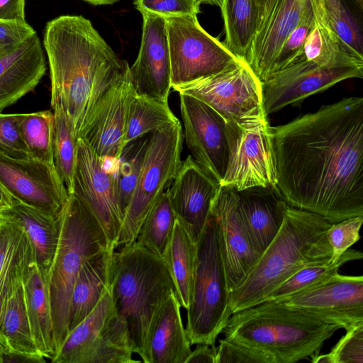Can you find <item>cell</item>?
<instances>
[{
  "instance_id": "6da1fadb",
  "label": "cell",
  "mask_w": 363,
  "mask_h": 363,
  "mask_svg": "<svg viewBox=\"0 0 363 363\" xmlns=\"http://www.w3.org/2000/svg\"><path fill=\"white\" fill-rule=\"evenodd\" d=\"M276 186L287 203L332 223L363 216V98L270 127Z\"/></svg>"
},
{
  "instance_id": "7a4b0ae2",
  "label": "cell",
  "mask_w": 363,
  "mask_h": 363,
  "mask_svg": "<svg viewBox=\"0 0 363 363\" xmlns=\"http://www.w3.org/2000/svg\"><path fill=\"white\" fill-rule=\"evenodd\" d=\"M51 82L50 104H59L77 140L99 97L128 68L82 16H58L43 34Z\"/></svg>"
},
{
  "instance_id": "3957f363",
  "label": "cell",
  "mask_w": 363,
  "mask_h": 363,
  "mask_svg": "<svg viewBox=\"0 0 363 363\" xmlns=\"http://www.w3.org/2000/svg\"><path fill=\"white\" fill-rule=\"evenodd\" d=\"M332 222L308 211L286 206L281 226L246 278L230 291V315L262 302L265 296L306 266L330 262L327 231Z\"/></svg>"
},
{
  "instance_id": "277c9868",
  "label": "cell",
  "mask_w": 363,
  "mask_h": 363,
  "mask_svg": "<svg viewBox=\"0 0 363 363\" xmlns=\"http://www.w3.org/2000/svg\"><path fill=\"white\" fill-rule=\"evenodd\" d=\"M341 325L279 301H265L233 313L225 338L257 350L272 363H295L318 354Z\"/></svg>"
},
{
  "instance_id": "5b68a950",
  "label": "cell",
  "mask_w": 363,
  "mask_h": 363,
  "mask_svg": "<svg viewBox=\"0 0 363 363\" xmlns=\"http://www.w3.org/2000/svg\"><path fill=\"white\" fill-rule=\"evenodd\" d=\"M111 289L134 353L150 363L147 343L153 321L164 301L177 292L164 261L135 242L120 247L113 252Z\"/></svg>"
},
{
  "instance_id": "8992f818",
  "label": "cell",
  "mask_w": 363,
  "mask_h": 363,
  "mask_svg": "<svg viewBox=\"0 0 363 363\" xmlns=\"http://www.w3.org/2000/svg\"><path fill=\"white\" fill-rule=\"evenodd\" d=\"M107 249L111 250L99 223L74 194H69L60 214L58 243L48 272L55 356L69 335V300L79 269L85 260Z\"/></svg>"
},
{
  "instance_id": "52a82bcc",
  "label": "cell",
  "mask_w": 363,
  "mask_h": 363,
  "mask_svg": "<svg viewBox=\"0 0 363 363\" xmlns=\"http://www.w3.org/2000/svg\"><path fill=\"white\" fill-rule=\"evenodd\" d=\"M230 294L218 225L211 213L196 241L192 302L185 328L191 345H215L230 316Z\"/></svg>"
},
{
  "instance_id": "ba28073f",
  "label": "cell",
  "mask_w": 363,
  "mask_h": 363,
  "mask_svg": "<svg viewBox=\"0 0 363 363\" xmlns=\"http://www.w3.org/2000/svg\"><path fill=\"white\" fill-rule=\"evenodd\" d=\"M183 133L179 120L152 133L130 202L124 214L116 249L135 241L153 205L172 184L182 163Z\"/></svg>"
},
{
  "instance_id": "9c48e42d",
  "label": "cell",
  "mask_w": 363,
  "mask_h": 363,
  "mask_svg": "<svg viewBox=\"0 0 363 363\" xmlns=\"http://www.w3.org/2000/svg\"><path fill=\"white\" fill-rule=\"evenodd\" d=\"M172 88L203 101L227 122L243 123L268 116L264 108L262 82L245 60H239L220 72Z\"/></svg>"
},
{
  "instance_id": "30bf717a",
  "label": "cell",
  "mask_w": 363,
  "mask_h": 363,
  "mask_svg": "<svg viewBox=\"0 0 363 363\" xmlns=\"http://www.w3.org/2000/svg\"><path fill=\"white\" fill-rule=\"evenodd\" d=\"M166 21L172 87L220 72L240 60L201 26L197 15Z\"/></svg>"
},
{
  "instance_id": "8fae6325",
  "label": "cell",
  "mask_w": 363,
  "mask_h": 363,
  "mask_svg": "<svg viewBox=\"0 0 363 363\" xmlns=\"http://www.w3.org/2000/svg\"><path fill=\"white\" fill-rule=\"evenodd\" d=\"M362 77L363 60L355 57L333 62L301 57L262 83L265 113L297 106L341 81Z\"/></svg>"
},
{
  "instance_id": "7c38bea8",
  "label": "cell",
  "mask_w": 363,
  "mask_h": 363,
  "mask_svg": "<svg viewBox=\"0 0 363 363\" xmlns=\"http://www.w3.org/2000/svg\"><path fill=\"white\" fill-rule=\"evenodd\" d=\"M270 127L267 118L226 121L228 161L220 185L236 191L276 185Z\"/></svg>"
},
{
  "instance_id": "4fadbf2b",
  "label": "cell",
  "mask_w": 363,
  "mask_h": 363,
  "mask_svg": "<svg viewBox=\"0 0 363 363\" xmlns=\"http://www.w3.org/2000/svg\"><path fill=\"white\" fill-rule=\"evenodd\" d=\"M104 160L81 138L77 140L72 194L96 218L105 233L109 247L115 251L123 216L115 173L107 170Z\"/></svg>"
},
{
  "instance_id": "5bb4252c",
  "label": "cell",
  "mask_w": 363,
  "mask_h": 363,
  "mask_svg": "<svg viewBox=\"0 0 363 363\" xmlns=\"http://www.w3.org/2000/svg\"><path fill=\"white\" fill-rule=\"evenodd\" d=\"M0 186L11 197L58 217L69 193L53 163L0 154Z\"/></svg>"
},
{
  "instance_id": "9a60e30c",
  "label": "cell",
  "mask_w": 363,
  "mask_h": 363,
  "mask_svg": "<svg viewBox=\"0 0 363 363\" xmlns=\"http://www.w3.org/2000/svg\"><path fill=\"white\" fill-rule=\"evenodd\" d=\"M184 140L191 155L218 182L228 166L226 121L203 101L179 94Z\"/></svg>"
},
{
  "instance_id": "2e32d148",
  "label": "cell",
  "mask_w": 363,
  "mask_h": 363,
  "mask_svg": "<svg viewBox=\"0 0 363 363\" xmlns=\"http://www.w3.org/2000/svg\"><path fill=\"white\" fill-rule=\"evenodd\" d=\"M135 94L128 67L99 97L91 111L78 138L99 157L116 161L119 159L124 147L128 106Z\"/></svg>"
},
{
  "instance_id": "e0dca14e",
  "label": "cell",
  "mask_w": 363,
  "mask_h": 363,
  "mask_svg": "<svg viewBox=\"0 0 363 363\" xmlns=\"http://www.w3.org/2000/svg\"><path fill=\"white\" fill-rule=\"evenodd\" d=\"M286 306L348 328L363 323V277L340 274L279 301Z\"/></svg>"
},
{
  "instance_id": "ac0fdd59",
  "label": "cell",
  "mask_w": 363,
  "mask_h": 363,
  "mask_svg": "<svg viewBox=\"0 0 363 363\" xmlns=\"http://www.w3.org/2000/svg\"><path fill=\"white\" fill-rule=\"evenodd\" d=\"M211 213L218 223L223 262L231 291L246 278L260 255L245 224L235 189L220 186Z\"/></svg>"
},
{
  "instance_id": "d6986e66",
  "label": "cell",
  "mask_w": 363,
  "mask_h": 363,
  "mask_svg": "<svg viewBox=\"0 0 363 363\" xmlns=\"http://www.w3.org/2000/svg\"><path fill=\"white\" fill-rule=\"evenodd\" d=\"M141 13V45L135 62L129 67L131 82L136 94L168 101L172 83L166 18Z\"/></svg>"
},
{
  "instance_id": "ffe728a7",
  "label": "cell",
  "mask_w": 363,
  "mask_h": 363,
  "mask_svg": "<svg viewBox=\"0 0 363 363\" xmlns=\"http://www.w3.org/2000/svg\"><path fill=\"white\" fill-rule=\"evenodd\" d=\"M220 184L189 155L167 189L177 218L196 242L211 215Z\"/></svg>"
},
{
  "instance_id": "44dd1931",
  "label": "cell",
  "mask_w": 363,
  "mask_h": 363,
  "mask_svg": "<svg viewBox=\"0 0 363 363\" xmlns=\"http://www.w3.org/2000/svg\"><path fill=\"white\" fill-rule=\"evenodd\" d=\"M311 0H277L262 28L255 34L245 61L263 83L287 38L298 24Z\"/></svg>"
},
{
  "instance_id": "7402d4cb",
  "label": "cell",
  "mask_w": 363,
  "mask_h": 363,
  "mask_svg": "<svg viewBox=\"0 0 363 363\" xmlns=\"http://www.w3.org/2000/svg\"><path fill=\"white\" fill-rule=\"evenodd\" d=\"M46 72L40 40L35 33L0 57V113L33 91Z\"/></svg>"
},
{
  "instance_id": "603a6c76",
  "label": "cell",
  "mask_w": 363,
  "mask_h": 363,
  "mask_svg": "<svg viewBox=\"0 0 363 363\" xmlns=\"http://www.w3.org/2000/svg\"><path fill=\"white\" fill-rule=\"evenodd\" d=\"M237 191L245 224L256 251L261 255L279 230L289 204L276 185Z\"/></svg>"
},
{
  "instance_id": "cb8c5ba5",
  "label": "cell",
  "mask_w": 363,
  "mask_h": 363,
  "mask_svg": "<svg viewBox=\"0 0 363 363\" xmlns=\"http://www.w3.org/2000/svg\"><path fill=\"white\" fill-rule=\"evenodd\" d=\"M177 292L160 308L151 327L147 350L150 363H186L191 343L184 328Z\"/></svg>"
},
{
  "instance_id": "d4e9b609",
  "label": "cell",
  "mask_w": 363,
  "mask_h": 363,
  "mask_svg": "<svg viewBox=\"0 0 363 363\" xmlns=\"http://www.w3.org/2000/svg\"><path fill=\"white\" fill-rule=\"evenodd\" d=\"M113 252L109 249L105 250L87 259L82 264L70 296L69 334L94 310L110 286Z\"/></svg>"
},
{
  "instance_id": "484cf974",
  "label": "cell",
  "mask_w": 363,
  "mask_h": 363,
  "mask_svg": "<svg viewBox=\"0 0 363 363\" xmlns=\"http://www.w3.org/2000/svg\"><path fill=\"white\" fill-rule=\"evenodd\" d=\"M32 242L21 225L6 213L0 224V293L5 298L21 286L35 261Z\"/></svg>"
},
{
  "instance_id": "4316f807",
  "label": "cell",
  "mask_w": 363,
  "mask_h": 363,
  "mask_svg": "<svg viewBox=\"0 0 363 363\" xmlns=\"http://www.w3.org/2000/svg\"><path fill=\"white\" fill-rule=\"evenodd\" d=\"M48 272L34 261L23 282L26 310L33 338L40 354L55 357Z\"/></svg>"
},
{
  "instance_id": "83f0119b",
  "label": "cell",
  "mask_w": 363,
  "mask_h": 363,
  "mask_svg": "<svg viewBox=\"0 0 363 363\" xmlns=\"http://www.w3.org/2000/svg\"><path fill=\"white\" fill-rule=\"evenodd\" d=\"M162 259L174 281L179 303L187 310L192 302L196 242L177 218Z\"/></svg>"
},
{
  "instance_id": "f1b7e54d",
  "label": "cell",
  "mask_w": 363,
  "mask_h": 363,
  "mask_svg": "<svg viewBox=\"0 0 363 363\" xmlns=\"http://www.w3.org/2000/svg\"><path fill=\"white\" fill-rule=\"evenodd\" d=\"M6 214L24 228L33 246L38 264L49 271L58 243L60 216H53L15 199Z\"/></svg>"
},
{
  "instance_id": "f546056e",
  "label": "cell",
  "mask_w": 363,
  "mask_h": 363,
  "mask_svg": "<svg viewBox=\"0 0 363 363\" xmlns=\"http://www.w3.org/2000/svg\"><path fill=\"white\" fill-rule=\"evenodd\" d=\"M116 314L111 285L94 310L67 337L52 363H84L91 347Z\"/></svg>"
},
{
  "instance_id": "4dcf8cb0",
  "label": "cell",
  "mask_w": 363,
  "mask_h": 363,
  "mask_svg": "<svg viewBox=\"0 0 363 363\" xmlns=\"http://www.w3.org/2000/svg\"><path fill=\"white\" fill-rule=\"evenodd\" d=\"M4 301L0 338L8 353L26 355L38 362H45V357L39 352L32 336L23 285L12 291Z\"/></svg>"
},
{
  "instance_id": "1f68e13d",
  "label": "cell",
  "mask_w": 363,
  "mask_h": 363,
  "mask_svg": "<svg viewBox=\"0 0 363 363\" xmlns=\"http://www.w3.org/2000/svg\"><path fill=\"white\" fill-rule=\"evenodd\" d=\"M225 33L223 43L238 59L245 60L257 33L255 0H221L220 5Z\"/></svg>"
},
{
  "instance_id": "d6a6232c",
  "label": "cell",
  "mask_w": 363,
  "mask_h": 363,
  "mask_svg": "<svg viewBox=\"0 0 363 363\" xmlns=\"http://www.w3.org/2000/svg\"><path fill=\"white\" fill-rule=\"evenodd\" d=\"M330 30L348 52L363 60L362 11L354 0H321Z\"/></svg>"
},
{
  "instance_id": "836d02e7",
  "label": "cell",
  "mask_w": 363,
  "mask_h": 363,
  "mask_svg": "<svg viewBox=\"0 0 363 363\" xmlns=\"http://www.w3.org/2000/svg\"><path fill=\"white\" fill-rule=\"evenodd\" d=\"M178 120L168 101L135 94L128 106L123 146Z\"/></svg>"
},
{
  "instance_id": "e575fe53",
  "label": "cell",
  "mask_w": 363,
  "mask_h": 363,
  "mask_svg": "<svg viewBox=\"0 0 363 363\" xmlns=\"http://www.w3.org/2000/svg\"><path fill=\"white\" fill-rule=\"evenodd\" d=\"M133 348L125 320L116 314L91 347L84 363H135Z\"/></svg>"
},
{
  "instance_id": "d590c367",
  "label": "cell",
  "mask_w": 363,
  "mask_h": 363,
  "mask_svg": "<svg viewBox=\"0 0 363 363\" xmlns=\"http://www.w3.org/2000/svg\"><path fill=\"white\" fill-rule=\"evenodd\" d=\"M362 257L363 254L361 251L348 249L335 261L313 264L303 267L271 291L263 301H282L292 296L338 272L339 269L345 263L362 259Z\"/></svg>"
},
{
  "instance_id": "8d00e7d4",
  "label": "cell",
  "mask_w": 363,
  "mask_h": 363,
  "mask_svg": "<svg viewBox=\"0 0 363 363\" xmlns=\"http://www.w3.org/2000/svg\"><path fill=\"white\" fill-rule=\"evenodd\" d=\"M176 219L177 216L166 190L147 214L135 242L162 258Z\"/></svg>"
},
{
  "instance_id": "74e56055",
  "label": "cell",
  "mask_w": 363,
  "mask_h": 363,
  "mask_svg": "<svg viewBox=\"0 0 363 363\" xmlns=\"http://www.w3.org/2000/svg\"><path fill=\"white\" fill-rule=\"evenodd\" d=\"M53 112L52 154L55 169L69 194L73 188L77 139L61 106L51 105Z\"/></svg>"
},
{
  "instance_id": "f35d334b",
  "label": "cell",
  "mask_w": 363,
  "mask_h": 363,
  "mask_svg": "<svg viewBox=\"0 0 363 363\" xmlns=\"http://www.w3.org/2000/svg\"><path fill=\"white\" fill-rule=\"evenodd\" d=\"M20 128L30 158L53 163V112L23 113Z\"/></svg>"
},
{
  "instance_id": "ab89813d",
  "label": "cell",
  "mask_w": 363,
  "mask_h": 363,
  "mask_svg": "<svg viewBox=\"0 0 363 363\" xmlns=\"http://www.w3.org/2000/svg\"><path fill=\"white\" fill-rule=\"evenodd\" d=\"M141 138L125 145L117 160L115 175L123 217L137 183L148 142V138Z\"/></svg>"
},
{
  "instance_id": "60d3db41",
  "label": "cell",
  "mask_w": 363,
  "mask_h": 363,
  "mask_svg": "<svg viewBox=\"0 0 363 363\" xmlns=\"http://www.w3.org/2000/svg\"><path fill=\"white\" fill-rule=\"evenodd\" d=\"M314 24L315 13L311 0L310 6L298 24L283 44L274 61L270 77L292 65L301 57L304 43Z\"/></svg>"
},
{
  "instance_id": "b9f144b4",
  "label": "cell",
  "mask_w": 363,
  "mask_h": 363,
  "mask_svg": "<svg viewBox=\"0 0 363 363\" xmlns=\"http://www.w3.org/2000/svg\"><path fill=\"white\" fill-rule=\"evenodd\" d=\"M311 357L313 363H363V323L346 330L330 352Z\"/></svg>"
},
{
  "instance_id": "7bdbcfd3",
  "label": "cell",
  "mask_w": 363,
  "mask_h": 363,
  "mask_svg": "<svg viewBox=\"0 0 363 363\" xmlns=\"http://www.w3.org/2000/svg\"><path fill=\"white\" fill-rule=\"evenodd\" d=\"M23 116L0 113V154L14 159L30 158L20 128Z\"/></svg>"
},
{
  "instance_id": "ee69618b",
  "label": "cell",
  "mask_w": 363,
  "mask_h": 363,
  "mask_svg": "<svg viewBox=\"0 0 363 363\" xmlns=\"http://www.w3.org/2000/svg\"><path fill=\"white\" fill-rule=\"evenodd\" d=\"M363 216H354L337 223H333L326 235L332 249L330 261L337 260L340 255L357 242Z\"/></svg>"
},
{
  "instance_id": "f6af8a7d",
  "label": "cell",
  "mask_w": 363,
  "mask_h": 363,
  "mask_svg": "<svg viewBox=\"0 0 363 363\" xmlns=\"http://www.w3.org/2000/svg\"><path fill=\"white\" fill-rule=\"evenodd\" d=\"M201 0H136L135 5L140 12H148L164 18L197 15Z\"/></svg>"
},
{
  "instance_id": "bcb514c9",
  "label": "cell",
  "mask_w": 363,
  "mask_h": 363,
  "mask_svg": "<svg viewBox=\"0 0 363 363\" xmlns=\"http://www.w3.org/2000/svg\"><path fill=\"white\" fill-rule=\"evenodd\" d=\"M216 363H272V362L262 352L224 337L219 340L216 350Z\"/></svg>"
},
{
  "instance_id": "7dc6e473",
  "label": "cell",
  "mask_w": 363,
  "mask_h": 363,
  "mask_svg": "<svg viewBox=\"0 0 363 363\" xmlns=\"http://www.w3.org/2000/svg\"><path fill=\"white\" fill-rule=\"evenodd\" d=\"M35 33L26 21L0 20V57L14 51Z\"/></svg>"
},
{
  "instance_id": "c3c4849f",
  "label": "cell",
  "mask_w": 363,
  "mask_h": 363,
  "mask_svg": "<svg viewBox=\"0 0 363 363\" xmlns=\"http://www.w3.org/2000/svg\"><path fill=\"white\" fill-rule=\"evenodd\" d=\"M25 0H0V20L26 21Z\"/></svg>"
},
{
  "instance_id": "681fc988",
  "label": "cell",
  "mask_w": 363,
  "mask_h": 363,
  "mask_svg": "<svg viewBox=\"0 0 363 363\" xmlns=\"http://www.w3.org/2000/svg\"><path fill=\"white\" fill-rule=\"evenodd\" d=\"M216 350L215 345L197 344L186 363H216Z\"/></svg>"
},
{
  "instance_id": "f907efd6",
  "label": "cell",
  "mask_w": 363,
  "mask_h": 363,
  "mask_svg": "<svg viewBox=\"0 0 363 363\" xmlns=\"http://www.w3.org/2000/svg\"><path fill=\"white\" fill-rule=\"evenodd\" d=\"M255 1L257 13V33L265 23L277 0H255Z\"/></svg>"
},
{
  "instance_id": "816d5d0a",
  "label": "cell",
  "mask_w": 363,
  "mask_h": 363,
  "mask_svg": "<svg viewBox=\"0 0 363 363\" xmlns=\"http://www.w3.org/2000/svg\"><path fill=\"white\" fill-rule=\"evenodd\" d=\"M13 202V199L12 197L0 192V224L6 219V211Z\"/></svg>"
},
{
  "instance_id": "f5cc1de1",
  "label": "cell",
  "mask_w": 363,
  "mask_h": 363,
  "mask_svg": "<svg viewBox=\"0 0 363 363\" xmlns=\"http://www.w3.org/2000/svg\"><path fill=\"white\" fill-rule=\"evenodd\" d=\"M91 4L94 5H104V4H113L118 0H84Z\"/></svg>"
},
{
  "instance_id": "db71d44e",
  "label": "cell",
  "mask_w": 363,
  "mask_h": 363,
  "mask_svg": "<svg viewBox=\"0 0 363 363\" xmlns=\"http://www.w3.org/2000/svg\"><path fill=\"white\" fill-rule=\"evenodd\" d=\"M8 351L4 344L2 343L0 338V363L4 362V358L5 355L8 354Z\"/></svg>"
},
{
  "instance_id": "11a10c76",
  "label": "cell",
  "mask_w": 363,
  "mask_h": 363,
  "mask_svg": "<svg viewBox=\"0 0 363 363\" xmlns=\"http://www.w3.org/2000/svg\"><path fill=\"white\" fill-rule=\"evenodd\" d=\"M202 3L213 4V5H217L219 6L221 4V0H201Z\"/></svg>"
},
{
  "instance_id": "9f6ffc18",
  "label": "cell",
  "mask_w": 363,
  "mask_h": 363,
  "mask_svg": "<svg viewBox=\"0 0 363 363\" xmlns=\"http://www.w3.org/2000/svg\"><path fill=\"white\" fill-rule=\"evenodd\" d=\"M4 301H4V297L2 296V295L0 293V322L1 320L2 314H3V311H4Z\"/></svg>"
},
{
  "instance_id": "6f0895ef",
  "label": "cell",
  "mask_w": 363,
  "mask_h": 363,
  "mask_svg": "<svg viewBox=\"0 0 363 363\" xmlns=\"http://www.w3.org/2000/svg\"><path fill=\"white\" fill-rule=\"evenodd\" d=\"M356 4L362 9H363V0H354Z\"/></svg>"
},
{
  "instance_id": "680465c9",
  "label": "cell",
  "mask_w": 363,
  "mask_h": 363,
  "mask_svg": "<svg viewBox=\"0 0 363 363\" xmlns=\"http://www.w3.org/2000/svg\"><path fill=\"white\" fill-rule=\"evenodd\" d=\"M0 192H1V193H4V194H6V195H9V194H7L4 191V189L1 188V186H0Z\"/></svg>"
}]
</instances>
